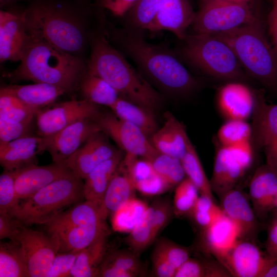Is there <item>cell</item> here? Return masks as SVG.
Here are the masks:
<instances>
[{"mask_svg":"<svg viewBox=\"0 0 277 277\" xmlns=\"http://www.w3.org/2000/svg\"><path fill=\"white\" fill-rule=\"evenodd\" d=\"M112 38L135 63L143 74L162 90L172 94L185 95L199 87L177 56L169 49L147 42L138 31L115 29Z\"/></svg>","mask_w":277,"mask_h":277,"instance_id":"obj_1","label":"cell"},{"mask_svg":"<svg viewBox=\"0 0 277 277\" xmlns=\"http://www.w3.org/2000/svg\"><path fill=\"white\" fill-rule=\"evenodd\" d=\"M29 34L21 63L8 77L58 86L66 93L78 89L87 63L80 56L63 51L44 39Z\"/></svg>","mask_w":277,"mask_h":277,"instance_id":"obj_2","label":"cell"},{"mask_svg":"<svg viewBox=\"0 0 277 277\" xmlns=\"http://www.w3.org/2000/svg\"><path fill=\"white\" fill-rule=\"evenodd\" d=\"M87 72L105 80L131 102L152 110L161 102L158 92L102 35L92 39Z\"/></svg>","mask_w":277,"mask_h":277,"instance_id":"obj_3","label":"cell"},{"mask_svg":"<svg viewBox=\"0 0 277 277\" xmlns=\"http://www.w3.org/2000/svg\"><path fill=\"white\" fill-rule=\"evenodd\" d=\"M213 35L232 48L248 76L277 90V51L268 42L260 18Z\"/></svg>","mask_w":277,"mask_h":277,"instance_id":"obj_4","label":"cell"},{"mask_svg":"<svg viewBox=\"0 0 277 277\" xmlns=\"http://www.w3.org/2000/svg\"><path fill=\"white\" fill-rule=\"evenodd\" d=\"M29 34L56 48L80 56L87 41L84 24L77 16L48 4L35 5L24 12Z\"/></svg>","mask_w":277,"mask_h":277,"instance_id":"obj_5","label":"cell"},{"mask_svg":"<svg viewBox=\"0 0 277 277\" xmlns=\"http://www.w3.org/2000/svg\"><path fill=\"white\" fill-rule=\"evenodd\" d=\"M181 41L180 55L204 73L229 82L248 78L232 48L215 35L187 34Z\"/></svg>","mask_w":277,"mask_h":277,"instance_id":"obj_6","label":"cell"},{"mask_svg":"<svg viewBox=\"0 0 277 277\" xmlns=\"http://www.w3.org/2000/svg\"><path fill=\"white\" fill-rule=\"evenodd\" d=\"M83 183L74 174L58 179L19 202L9 214L23 226L44 225L83 197Z\"/></svg>","mask_w":277,"mask_h":277,"instance_id":"obj_7","label":"cell"},{"mask_svg":"<svg viewBox=\"0 0 277 277\" xmlns=\"http://www.w3.org/2000/svg\"><path fill=\"white\" fill-rule=\"evenodd\" d=\"M259 18L250 4L225 0H201L191 26L195 33L213 35L231 30Z\"/></svg>","mask_w":277,"mask_h":277,"instance_id":"obj_8","label":"cell"},{"mask_svg":"<svg viewBox=\"0 0 277 277\" xmlns=\"http://www.w3.org/2000/svg\"><path fill=\"white\" fill-rule=\"evenodd\" d=\"M100 112L97 105L85 99L53 103L36 113L37 135L43 137L53 136L78 120L94 118Z\"/></svg>","mask_w":277,"mask_h":277,"instance_id":"obj_9","label":"cell"},{"mask_svg":"<svg viewBox=\"0 0 277 277\" xmlns=\"http://www.w3.org/2000/svg\"><path fill=\"white\" fill-rule=\"evenodd\" d=\"M25 258L30 277H47L53 259L58 252L59 243L52 235L21 226L14 240Z\"/></svg>","mask_w":277,"mask_h":277,"instance_id":"obj_10","label":"cell"},{"mask_svg":"<svg viewBox=\"0 0 277 277\" xmlns=\"http://www.w3.org/2000/svg\"><path fill=\"white\" fill-rule=\"evenodd\" d=\"M94 119L101 131L111 137L126 154L150 161L159 152L141 130L120 119L113 112H100Z\"/></svg>","mask_w":277,"mask_h":277,"instance_id":"obj_11","label":"cell"},{"mask_svg":"<svg viewBox=\"0 0 277 277\" xmlns=\"http://www.w3.org/2000/svg\"><path fill=\"white\" fill-rule=\"evenodd\" d=\"M252 115L254 147L264 150L266 164L277 174V103L268 104L259 91Z\"/></svg>","mask_w":277,"mask_h":277,"instance_id":"obj_12","label":"cell"},{"mask_svg":"<svg viewBox=\"0 0 277 277\" xmlns=\"http://www.w3.org/2000/svg\"><path fill=\"white\" fill-rule=\"evenodd\" d=\"M276 262L254 243L240 239L221 263L232 276L264 277Z\"/></svg>","mask_w":277,"mask_h":277,"instance_id":"obj_13","label":"cell"},{"mask_svg":"<svg viewBox=\"0 0 277 277\" xmlns=\"http://www.w3.org/2000/svg\"><path fill=\"white\" fill-rule=\"evenodd\" d=\"M100 131L101 128L94 118L78 120L48 137L46 151L49 152L53 163L64 165L88 139Z\"/></svg>","mask_w":277,"mask_h":277,"instance_id":"obj_14","label":"cell"},{"mask_svg":"<svg viewBox=\"0 0 277 277\" xmlns=\"http://www.w3.org/2000/svg\"><path fill=\"white\" fill-rule=\"evenodd\" d=\"M106 135L102 131L94 134L67 159L64 165L75 175L84 180L96 167L119 151L109 142Z\"/></svg>","mask_w":277,"mask_h":277,"instance_id":"obj_15","label":"cell"},{"mask_svg":"<svg viewBox=\"0 0 277 277\" xmlns=\"http://www.w3.org/2000/svg\"><path fill=\"white\" fill-rule=\"evenodd\" d=\"M258 92L242 81H229L218 90L217 108L227 120L246 121L252 114Z\"/></svg>","mask_w":277,"mask_h":277,"instance_id":"obj_16","label":"cell"},{"mask_svg":"<svg viewBox=\"0 0 277 277\" xmlns=\"http://www.w3.org/2000/svg\"><path fill=\"white\" fill-rule=\"evenodd\" d=\"M48 137L30 135L0 143V163L4 170L17 171L37 164V155L46 150Z\"/></svg>","mask_w":277,"mask_h":277,"instance_id":"obj_17","label":"cell"},{"mask_svg":"<svg viewBox=\"0 0 277 277\" xmlns=\"http://www.w3.org/2000/svg\"><path fill=\"white\" fill-rule=\"evenodd\" d=\"M24 13L0 11V61H21L29 39Z\"/></svg>","mask_w":277,"mask_h":277,"instance_id":"obj_18","label":"cell"},{"mask_svg":"<svg viewBox=\"0 0 277 277\" xmlns=\"http://www.w3.org/2000/svg\"><path fill=\"white\" fill-rule=\"evenodd\" d=\"M15 172V186L19 200H26L52 182L74 174L65 165L33 164Z\"/></svg>","mask_w":277,"mask_h":277,"instance_id":"obj_19","label":"cell"},{"mask_svg":"<svg viewBox=\"0 0 277 277\" xmlns=\"http://www.w3.org/2000/svg\"><path fill=\"white\" fill-rule=\"evenodd\" d=\"M48 233L58 241V252L79 251L105 234L108 226L100 225H81L69 224H45Z\"/></svg>","mask_w":277,"mask_h":277,"instance_id":"obj_20","label":"cell"},{"mask_svg":"<svg viewBox=\"0 0 277 277\" xmlns=\"http://www.w3.org/2000/svg\"><path fill=\"white\" fill-rule=\"evenodd\" d=\"M195 14L189 0H166L146 30L169 31L182 40L187 35Z\"/></svg>","mask_w":277,"mask_h":277,"instance_id":"obj_21","label":"cell"},{"mask_svg":"<svg viewBox=\"0 0 277 277\" xmlns=\"http://www.w3.org/2000/svg\"><path fill=\"white\" fill-rule=\"evenodd\" d=\"M246 171L232 147L221 146L215 156L210 180L213 192L222 196L234 188Z\"/></svg>","mask_w":277,"mask_h":277,"instance_id":"obj_22","label":"cell"},{"mask_svg":"<svg viewBox=\"0 0 277 277\" xmlns=\"http://www.w3.org/2000/svg\"><path fill=\"white\" fill-rule=\"evenodd\" d=\"M121 165L135 189L143 195H159L171 188L155 172L150 162L147 160L126 154Z\"/></svg>","mask_w":277,"mask_h":277,"instance_id":"obj_23","label":"cell"},{"mask_svg":"<svg viewBox=\"0 0 277 277\" xmlns=\"http://www.w3.org/2000/svg\"><path fill=\"white\" fill-rule=\"evenodd\" d=\"M203 232L206 248L220 263L243 236L240 226L225 213Z\"/></svg>","mask_w":277,"mask_h":277,"instance_id":"obj_24","label":"cell"},{"mask_svg":"<svg viewBox=\"0 0 277 277\" xmlns=\"http://www.w3.org/2000/svg\"><path fill=\"white\" fill-rule=\"evenodd\" d=\"M249 191L256 216L265 217L276 207L277 174L266 164L260 167L251 179Z\"/></svg>","mask_w":277,"mask_h":277,"instance_id":"obj_25","label":"cell"},{"mask_svg":"<svg viewBox=\"0 0 277 277\" xmlns=\"http://www.w3.org/2000/svg\"><path fill=\"white\" fill-rule=\"evenodd\" d=\"M164 117L163 125L149 140L160 153L181 160L186 152L189 136L183 124L171 113L166 112Z\"/></svg>","mask_w":277,"mask_h":277,"instance_id":"obj_26","label":"cell"},{"mask_svg":"<svg viewBox=\"0 0 277 277\" xmlns=\"http://www.w3.org/2000/svg\"><path fill=\"white\" fill-rule=\"evenodd\" d=\"M0 93L14 96L27 105L39 110L53 104L58 97L66 93L58 86L44 83L10 85L1 88Z\"/></svg>","mask_w":277,"mask_h":277,"instance_id":"obj_27","label":"cell"},{"mask_svg":"<svg viewBox=\"0 0 277 277\" xmlns=\"http://www.w3.org/2000/svg\"><path fill=\"white\" fill-rule=\"evenodd\" d=\"M121 151L93 169L84 179L83 195L85 200L101 206L109 184L122 160Z\"/></svg>","mask_w":277,"mask_h":277,"instance_id":"obj_28","label":"cell"},{"mask_svg":"<svg viewBox=\"0 0 277 277\" xmlns=\"http://www.w3.org/2000/svg\"><path fill=\"white\" fill-rule=\"evenodd\" d=\"M221 208L241 227L243 236L254 234L258 228L257 216L244 195L234 188L221 196Z\"/></svg>","mask_w":277,"mask_h":277,"instance_id":"obj_29","label":"cell"},{"mask_svg":"<svg viewBox=\"0 0 277 277\" xmlns=\"http://www.w3.org/2000/svg\"><path fill=\"white\" fill-rule=\"evenodd\" d=\"M143 271L138 254L130 249H108L99 267L97 276L135 277Z\"/></svg>","mask_w":277,"mask_h":277,"instance_id":"obj_30","label":"cell"},{"mask_svg":"<svg viewBox=\"0 0 277 277\" xmlns=\"http://www.w3.org/2000/svg\"><path fill=\"white\" fill-rule=\"evenodd\" d=\"M136 190L121 163L109 184L100 207L103 218L106 220L126 202L134 197Z\"/></svg>","mask_w":277,"mask_h":277,"instance_id":"obj_31","label":"cell"},{"mask_svg":"<svg viewBox=\"0 0 277 277\" xmlns=\"http://www.w3.org/2000/svg\"><path fill=\"white\" fill-rule=\"evenodd\" d=\"M105 234L81 250L72 268L70 276H97L99 267L108 250L107 236Z\"/></svg>","mask_w":277,"mask_h":277,"instance_id":"obj_32","label":"cell"},{"mask_svg":"<svg viewBox=\"0 0 277 277\" xmlns=\"http://www.w3.org/2000/svg\"><path fill=\"white\" fill-rule=\"evenodd\" d=\"M118 118L138 127L147 136H151L157 129L152 110L119 97L110 108Z\"/></svg>","mask_w":277,"mask_h":277,"instance_id":"obj_33","label":"cell"},{"mask_svg":"<svg viewBox=\"0 0 277 277\" xmlns=\"http://www.w3.org/2000/svg\"><path fill=\"white\" fill-rule=\"evenodd\" d=\"M78 89L83 99L110 108L120 97L116 90L107 82L87 72L83 76Z\"/></svg>","mask_w":277,"mask_h":277,"instance_id":"obj_34","label":"cell"},{"mask_svg":"<svg viewBox=\"0 0 277 277\" xmlns=\"http://www.w3.org/2000/svg\"><path fill=\"white\" fill-rule=\"evenodd\" d=\"M0 277H30L25 258L15 241L0 244Z\"/></svg>","mask_w":277,"mask_h":277,"instance_id":"obj_35","label":"cell"},{"mask_svg":"<svg viewBox=\"0 0 277 277\" xmlns=\"http://www.w3.org/2000/svg\"><path fill=\"white\" fill-rule=\"evenodd\" d=\"M181 161L185 175L196 186L201 195L214 199L210 181L207 177L197 152L190 138L186 152Z\"/></svg>","mask_w":277,"mask_h":277,"instance_id":"obj_36","label":"cell"},{"mask_svg":"<svg viewBox=\"0 0 277 277\" xmlns=\"http://www.w3.org/2000/svg\"><path fill=\"white\" fill-rule=\"evenodd\" d=\"M149 206L135 197L131 199L111 215V224L114 230L129 233L142 218Z\"/></svg>","mask_w":277,"mask_h":277,"instance_id":"obj_37","label":"cell"},{"mask_svg":"<svg viewBox=\"0 0 277 277\" xmlns=\"http://www.w3.org/2000/svg\"><path fill=\"white\" fill-rule=\"evenodd\" d=\"M153 208L150 205L125 238V243L130 249L138 254L156 238L153 227Z\"/></svg>","mask_w":277,"mask_h":277,"instance_id":"obj_38","label":"cell"},{"mask_svg":"<svg viewBox=\"0 0 277 277\" xmlns=\"http://www.w3.org/2000/svg\"><path fill=\"white\" fill-rule=\"evenodd\" d=\"M231 276L220 262L189 258L175 271L174 277H228Z\"/></svg>","mask_w":277,"mask_h":277,"instance_id":"obj_39","label":"cell"},{"mask_svg":"<svg viewBox=\"0 0 277 277\" xmlns=\"http://www.w3.org/2000/svg\"><path fill=\"white\" fill-rule=\"evenodd\" d=\"M39 110L14 96L0 93V119L17 123L32 122Z\"/></svg>","mask_w":277,"mask_h":277,"instance_id":"obj_40","label":"cell"},{"mask_svg":"<svg viewBox=\"0 0 277 277\" xmlns=\"http://www.w3.org/2000/svg\"><path fill=\"white\" fill-rule=\"evenodd\" d=\"M252 128L246 121L229 120L219 129L217 137L221 146L232 147L251 142Z\"/></svg>","mask_w":277,"mask_h":277,"instance_id":"obj_41","label":"cell"},{"mask_svg":"<svg viewBox=\"0 0 277 277\" xmlns=\"http://www.w3.org/2000/svg\"><path fill=\"white\" fill-rule=\"evenodd\" d=\"M155 172L171 187L176 186L185 177L180 159L158 152L148 161Z\"/></svg>","mask_w":277,"mask_h":277,"instance_id":"obj_42","label":"cell"},{"mask_svg":"<svg viewBox=\"0 0 277 277\" xmlns=\"http://www.w3.org/2000/svg\"><path fill=\"white\" fill-rule=\"evenodd\" d=\"M166 0H138L127 12L130 29L146 30Z\"/></svg>","mask_w":277,"mask_h":277,"instance_id":"obj_43","label":"cell"},{"mask_svg":"<svg viewBox=\"0 0 277 277\" xmlns=\"http://www.w3.org/2000/svg\"><path fill=\"white\" fill-rule=\"evenodd\" d=\"M199 191L188 177H185L175 187L173 201L174 215H189L198 197Z\"/></svg>","mask_w":277,"mask_h":277,"instance_id":"obj_44","label":"cell"},{"mask_svg":"<svg viewBox=\"0 0 277 277\" xmlns=\"http://www.w3.org/2000/svg\"><path fill=\"white\" fill-rule=\"evenodd\" d=\"M214 200L201 195L189 215L203 231L224 214L221 207L215 204Z\"/></svg>","mask_w":277,"mask_h":277,"instance_id":"obj_45","label":"cell"},{"mask_svg":"<svg viewBox=\"0 0 277 277\" xmlns=\"http://www.w3.org/2000/svg\"><path fill=\"white\" fill-rule=\"evenodd\" d=\"M15 172L4 170L0 175V211L10 213L19 204L15 186Z\"/></svg>","mask_w":277,"mask_h":277,"instance_id":"obj_46","label":"cell"},{"mask_svg":"<svg viewBox=\"0 0 277 277\" xmlns=\"http://www.w3.org/2000/svg\"><path fill=\"white\" fill-rule=\"evenodd\" d=\"M154 250L164 257L176 270L190 255V250L188 247L181 246L165 238H161L157 241Z\"/></svg>","mask_w":277,"mask_h":277,"instance_id":"obj_47","label":"cell"},{"mask_svg":"<svg viewBox=\"0 0 277 277\" xmlns=\"http://www.w3.org/2000/svg\"><path fill=\"white\" fill-rule=\"evenodd\" d=\"M32 122H11L0 119V143L33 135L30 133Z\"/></svg>","mask_w":277,"mask_h":277,"instance_id":"obj_48","label":"cell"},{"mask_svg":"<svg viewBox=\"0 0 277 277\" xmlns=\"http://www.w3.org/2000/svg\"><path fill=\"white\" fill-rule=\"evenodd\" d=\"M79 251L58 252L53 259L47 277L70 276Z\"/></svg>","mask_w":277,"mask_h":277,"instance_id":"obj_49","label":"cell"},{"mask_svg":"<svg viewBox=\"0 0 277 277\" xmlns=\"http://www.w3.org/2000/svg\"><path fill=\"white\" fill-rule=\"evenodd\" d=\"M153 208V227L156 236L170 222L174 214L173 206L167 200L158 199L151 205Z\"/></svg>","mask_w":277,"mask_h":277,"instance_id":"obj_50","label":"cell"},{"mask_svg":"<svg viewBox=\"0 0 277 277\" xmlns=\"http://www.w3.org/2000/svg\"><path fill=\"white\" fill-rule=\"evenodd\" d=\"M152 273L157 277H174L176 269L161 254L153 250L152 256Z\"/></svg>","mask_w":277,"mask_h":277,"instance_id":"obj_51","label":"cell"},{"mask_svg":"<svg viewBox=\"0 0 277 277\" xmlns=\"http://www.w3.org/2000/svg\"><path fill=\"white\" fill-rule=\"evenodd\" d=\"M22 226L8 212L0 211V239L14 241L19 228Z\"/></svg>","mask_w":277,"mask_h":277,"instance_id":"obj_52","label":"cell"},{"mask_svg":"<svg viewBox=\"0 0 277 277\" xmlns=\"http://www.w3.org/2000/svg\"><path fill=\"white\" fill-rule=\"evenodd\" d=\"M138 0H107L102 6L114 15H124Z\"/></svg>","mask_w":277,"mask_h":277,"instance_id":"obj_53","label":"cell"},{"mask_svg":"<svg viewBox=\"0 0 277 277\" xmlns=\"http://www.w3.org/2000/svg\"><path fill=\"white\" fill-rule=\"evenodd\" d=\"M267 254L277 261V219L270 225L266 243Z\"/></svg>","mask_w":277,"mask_h":277,"instance_id":"obj_54","label":"cell"},{"mask_svg":"<svg viewBox=\"0 0 277 277\" xmlns=\"http://www.w3.org/2000/svg\"><path fill=\"white\" fill-rule=\"evenodd\" d=\"M269 29L273 46L277 51V0H274L268 18Z\"/></svg>","mask_w":277,"mask_h":277,"instance_id":"obj_55","label":"cell"},{"mask_svg":"<svg viewBox=\"0 0 277 277\" xmlns=\"http://www.w3.org/2000/svg\"><path fill=\"white\" fill-rule=\"evenodd\" d=\"M264 277H277V262L268 269Z\"/></svg>","mask_w":277,"mask_h":277,"instance_id":"obj_56","label":"cell"},{"mask_svg":"<svg viewBox=\"0 0 277 277\" xmlns=\"http://www.w3.org/2000/svg\"><path fill=\"white\" fill-rule=\"evenodd\" d=\"M228 2L243 4H250L255 2V0H225Z\"/></svg>","mask_w":277,"mask_h":277,"instance_id":"obj_57","label":"cell"},{"mask_svg":"<svg viewBox=\"0 0 277 277\" xmlns=\"http://www.w3.org/2000/svg\"><path fill=\"white\" fill-rule=\"evenodd\" d=\"M11 1H13V0H1V3H6L10 2Z\"/></svg>","mask_w":277,"mask_h":277,"instance_id":"obj_58","label":"cell"},{"mask_svg":"<svg viewBox=\"0 0 277 277\" xmlns=\"http://www.w3.org/2000/svg\"><path fill=\"white\" fill-rule=\"evenodd\" d=\"M107 0H99V2L101 5V6H102L103 5V4Z\"/></svg>","mask_w":277,"mask_h":277,"instance_id":"obj_59","label":"cell"},{"mask_svg":"<svg viewBox=\"0 0 277 277\" xmlns=\"http://www.w3.org/2000/svg\"><path fill=\"white\" fill-rule=\"evenodd\" d=\"M276 207H277V201H276Z\"/></svg>","mask_w":277,"mask_h":277,"instance_id":"obj_60","label":"cell"}]
</instances>
